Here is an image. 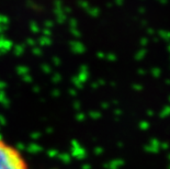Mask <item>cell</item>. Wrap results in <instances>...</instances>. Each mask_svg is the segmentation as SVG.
Masks as SVG:
<instances>
[{
    "label": "cell",
    "instance_id": "1",
    "mask_svg": "<svg viewBox=\"0 0 170 169\" xmlns=\"http://www.w3.org/2000/svg\"><path fill=\"white\" fill-rule=\"evenodd\" d=\"M0 169H32L24 153L2 136H0Z\"/></svg>",
    "mask_w": 170,
    "mask_h": 169
}]
</instances>
